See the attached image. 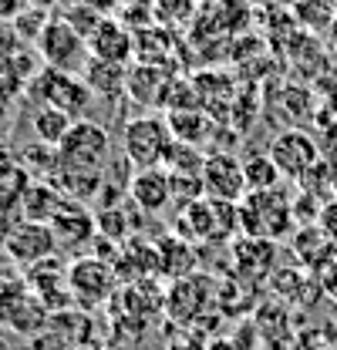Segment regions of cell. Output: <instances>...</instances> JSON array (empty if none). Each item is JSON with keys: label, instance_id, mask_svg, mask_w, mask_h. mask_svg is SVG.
<instances>
[{"label": "cell", "instance_id": "7c38bea8", "mask_svg": "<svg viewBox=\"0 0 337 350\" xmlns=\"http://www.w3.org/2000/svg\"><path fill=\"white\" fill-rule=\"evenodd\" d=\"M88 51L98 61H115V64H128L135 57V31L125 27L115 14L101 17L98 27L88 34Z\"/></svg>", "mask_w": 337, "mask_h": 350}, {"label": "cell", "instance_id": "d4e9b609", "mask_svg": "<svg viewBox=\"0 0 337 350\" xmlns=\"http://www.w3.org/2000/svg\"><path fill=\"white\" fill-rule=\"evenodd\" d=\"M51 24V14H47V7H34V3H27L14 21H10V27L17 31V38L21 41H41V34H44V27Z\"/></svg>", "mask_w": 337, "mask_h": 350}, {"label": "cell", "instance_id": "7a4b0ae2", "mask_svg": "<svg viewBox=\"0 0 337 350\" xmlns=\"http://www.w3.org/2000/svg\"><path fill=\"white\" fill-rule=\"evenodd\" d=\"M58 155H61V169L68 172H95L101 175L108 155H112V142H108V131L95 122H84L78 118L71 131L64 135V142L58 145Z\"/></svg>", "mask_w": 337, "mask_h": 350}, {"label": "cell", "instance_id": "4dcf8cb0", "mask_svg": "<svg viewBox=\"0 0 337 350\" xmlns=\"http://www.w3.org/2000/svg\"><path fill=\"white\" fill-rule=\"evenodd\" d=\"M7 290H10V280L0 276V317H3V300H7Z\"/></svg>", "mask_w": 337, "mask_h": 350}, {"label": "cell", "instance_id": "52a82bcc", "mask_svg": "<svg viewBox=\"0 0 337 350\" xmlns=\"http://www.w3.org/2000/svg\"><path fill=\"white\" fill-rule=\"evenodd\" d=\"M115 286H118V273L101 256H84L68 266V290L82 306L108 300L115 293Z\"/></svg>", "mask_w": 337, "mask_h": 350}, {"label": "cell", "instance_id": "ffe728a7", "mask_svg": "<svg viewBox=\"0 0 337 350\" xmlns=\"http://www.w3.org/2000/svg\"><path fill=\"white\" fill-rule=\"evenodd\" d=\"M27 81H34V57L27 51H17L14 57L0 61V98L14 101Z\"/></svg>", "mask_w": 337, "mask_h": 350}, {"label": "cell", "instance_id": "e575fe53", "mask_svg": "<svg viewBox=\"0 0 337 350\" xmlns=\"http://www.w3.org/2000/svg\"><path fill=\"white\" fill-rule=\"evenodd\" d=\"M331 165V178H334V189H337V162H327Z\"/></svg>", "mask_w": 337, "mask_h": 350}, {"label": "cell", "instance_id": "277c9868", "mask_svg": "<svg viewBox=\"0 0 337 350\" xmlns=\"http://www.w3.org/2000/svg\"><path fill=\"white\" fill-rule=\"evenodd\" d=\"M38 54H41V61L47 68H58V71H68V75L84 71V64L91 61L88 38L78 34V31L64 21V14L51 17V24L44 27L41 41H38Z\"/></svg>", "mask_w": 337, "mask_h": 350}, {"label": "cell", "instance_id": "f546056e", "mask_svg": "<svg viewBox=\"0 0 337 350\" xmlns=\"http://www.w3.org/2000/svg\"><path fill=\"white\" fill-rule=\"evenodd\" d=\"M321 286H324V293H327L331 300H337V269H331V273L321 280Z\"/></svg>", "mask_w": 337, "mask_h": 350}, {"label": "cell", "instance_id": "2e32d148", "mask_svg": "<svg viewBox=\"0 0 337 350\" xmlns=\"http://www.w3.org/2000/svg\"><path fill=\"white\" fill-rule=\"evenodd\" d=\"M172 51H175V34L166 27H145L135 31V54L138 64H159V68H172Z\"/></svg>", "mask_w": 337, "mask_h": 350}, {"label": "cell", "instance_id": "d6986e66", "mask_svg": "<svg viewBox=\"0 0 337 350\" xmlns=\"http://www.w3.org/2000/svg\"><path fill=\"white\" fill-rule=\"evenodd\" d=\"M203 0H155L152 3V24L166 27V31H186L196 24Z\"/></svg>", "mask_w": 337, "mask_h": 350}, {"label": "cell", "instance_id": "9c48e42d", "mask_svg": "<svg viewBox=\"0 0 337 350\" xmlns=\"http://www.w3.org/2000/svg\"><path fill=\"white\" fill-rule=\"evenodd\" d=\"M0 323H7L14 334H24V337H34L41 334L44 327L51 323V310L44 306V300L21 280L10 283L7 290V300H3V317Z\"/></svg>", "mask_w": 337, "mask_h": 350}, {"label": "cell", "instance_id": "9a60e30c", "mask_svg": "<svg viewBox=\"0 0 337 350\" xmlns=\"http://www.w3.org/2000/svg\"><path fill=\"white\" fill-rule=\"evenodd\" d=\"M82 81L88 85L91 94L112 101V98H118V94L128 91V68L125 64H115V61H98V57H91V61L84 64Z\"/></svg>", "mask_w": 337, "mask_h": 350}, {"label": "cell", "instance_id": "484cf974", "mask_svg": "<svg viewBox=\"0 0 337 350\" xmlns=\"http://www.w3.org/2000/svg\"><path fill=\"white\" fill-rule=\"evenodd\" d=\"M95 222H98V236H108V239H125L128 232V219L122 209H101L98 216H95Z\"/></svg>", "mask_w": 337, "mask_h": 350}, {"label": "cell", "instance_id": "44dd1931", "mask_svg": "<svg viewBox=\"0 0 337 350\" xmlns=\"http://www.w3.org/2000/svg\"><path fill=\"white\" fill-rule=\"evenodd\" d=\"M75 125V118L68 115V111H61V108H51V105H41L38 111H34V135H38V142L41 145H61L64 142V135L71 131Z\"/></svg>", "mask_w": 337, "mask_h": 350}, {"label": "cell", "instance_id": "603a6c76", "mask_svg": "<svg viewBox=\"0 0 337 350\" xmlns=\"http://www.w3.org/2000/svg\"><path fill=\"white\" fill-rule=\"evenodd\" d=\"M243 172H247V185H250V192H266V189H277L280 185V169L273 165V159L270 155H250L247 162H243Z\"/></svg>", "mask_w": 337, "mask_h": 350}, {"label": "cell", "instance_id": "d6a6232c", "mask_svg": "<svg viewBox=\"0 0 337 350\" xmlns=\"http://www.w3.org/2000/svg\"><path fill=\"white\" fill-rule=\"evenodd\" d=\"M132 3H142V7H152L155 0H118V7H132Z\"/></svg>", "mask_w": 337, "mask_h": 350}, {"label": "cell", "instance_id": "4fadbf2b", "mask_svg": "<svg viewBox=\"0 0 337 350\" xmlns=\"http://www.w3.org/2000/svg\"><path fill=\"white\" fill-rule=\"evenodd\" d=\"M51 229H54V239H58V250H78L84 243H91L98 236V222L91 213H84L78 202H64L54 219H51Z\"/></svg>", "mask_w": 337, "mask_h": 350}, {"label": "cell", "instance_id": "e0dca14e", "mask_svg": "<svg viewBox=\"0 0 337 350\" xmlns=\"http://www.w3.org/2000/svg\"><path fill=\"white\" fill-rule=\"evenodd\" d=\"M166 122L172 129V138L186 142V145H199L206 138V131L216 125L206 108H172L166 115Z\"/></svg>", "mask_w": 337, "mask_h": 350}, {"label": "cell", "instance_id": "d590c367", "mask_svg": "<svg viewBox=\"0 0 337 350\" xmlns=\"http://www.w3.org/2000/svg\"><path fill=\"white\" fill-rule=\"evenodd\" d=\"M0 350H10V344H7V340H3V337H0Z\"/></svg>", "mask_w": 337, "mask_h": 350}, {"label": "cell", "instance_id": "1f68e13d", "mask_svg": "<svg viewBox=\"0 0 337 350\" xmlns=\"http://www.w3.org/2000/svg\"><path fill=\"white\" fill-rule=\"evenodd\" d=\"M7 118H10V101H3V98H0V125H3Z\"/></svg>", "mask_w": 337, "mask_h": 350}, {"label": "cell", "instance_id": "ac0fdd59", "mask_svg": "<svg viewBox=\"0 0 337 350\" xmlns=\"http://www.w3.org/2000/svg\"><path fill=\"white\" fill-rule=\"evenodd\" d=\"M64 202L68 199L51 182H31L24 199H21V213H24V219H34V222H51Z\"/></svg>", "mask_w": 337, "mask_h": 350}, {"label": "cell", "instance_id": "8d00e7d4", "mask_svg": "<svg viewBox=\"0 0 337 350\" xmlns=\"http://www.w3.org/2000/svg\"><path fill=\"white\" fill-rule=\"evenodd\" d=\"M247 3H250V7H253V3H270V0H247Z\"/></svg>", "mask_w": 337, "mask_h": 350}, {"label": "cell", "instance_id": "5b68a950", "mask_svg": "<svg viewBox=\"0 0 337 350\" xmlns=\"http://www.w3.org/2000/svg\"><path fill=\"white\" fill-rule=\"evenodd\" d=\"M31 98L41 101V105L68 111L78 122L82 108L91 101V91H88V85H84L78 75H68V71H58V68H47L44 64L41 71L34 75V81H31Z\"/></svg>", "mask_w": 337, "mask_h": 350}, {"label": "cell", "instance_id": "836d02e7", "mask_svg": "<svg viewBox=\"0 0 337 350\" xmlns=\"http://www.w3.org/2000/svg\"><path fill=\"white\" fill-rule=\"evenodd\" d=\"M27 3H34V7H47V10L54 7V0H27Z\"/></svg>", "mask_w": 337, "mask_h": 350}, {"label": "cell", "instance_id": "cb8c5ba5", "mask_svg": "<svg viewBox=\"0 0 337 350\" xmlns=\"http://www.w3.org/2000/svg\"><path fill=\"white\" fill-rule=\"evenodd\" d=\"M294 17L310 31H324L337 21L334 0H294Z\"/></svg>", "mask_w": 337, "mask_h": 350}, {"label": "cell", "instance_id": "7402d4cb", "mask_svg": "<svg viewBox=\"0 0 337 350\" xmlns=\"http://www.w3.org/2000/svg\"><path fill=\"white\" fill-rule=\"evenodd\" d=\"M162 169H168V175H203L206 159L199 152V145H186V142H172Z\"/></svg>", "mask_w": 337, "mask_h": 350}, {"label": "cell", "instance_id": "8fae6325", "mask_svg": "<svg viewBox=\"0 0 337 350\" xmlns=\"http://www.w3.org/2000/svg\"><path fill=\"white\" fill-rule=\"evenodd\" d=\"M175 75L172 68H159V64H135L128 68V98L142 108H168L172 101V88H175Z\"/></svg>", "mask_w": 337, "mask_h": 350}, {"label": "cell", "instance_id": "f1b7e54d", "mask_svg": "<svg viewBox=\"0 0 337 350\" xmlns=\"http://www.w3.org/2000/svg\"><path fill=\"white\" fill-rule=\"evenodd\" d=\"M24 7H27V0H0V21H7V24H10Z\"/></svg>", "mask_w": 337, "mask_h": 350}, {"label": "cell", "instance_id": "30bf717a", "mask_svg": "<svg viewBox=\"0 0 337 350\" xmlns=\"http://www.w3.org/2000/svg\"><path fill=\"white\" fill-rule=\"evenodd\" d=\"M203 189H206V199L240 206V202L247 199V192H250L243 162L233 159V155H226V152L210 155V159H206V169H203Z\"/></svg>", "mask_w": 337, "mask_h": 350}, {"label": "cell", "instance_id": "ba28073f", "mask_svg": "<svg viewBox=\"0 0 337 350\" xmlns=\"http://www.w3.org/2000/svg\"><path fill=\"white\" fill-rule=\"evenodd\" d=\"M266 155L273 159V165L280 169V175L290 178V182H300L314 165H321V148H317V142L300 129L280 131V135L270 142V152H266Z\"/></svg>", "mask_w": 337, "mask_h": 350}, {"label": "cell", "instance_id": "6da1fadb", "mask_svg": "<svg viewBox=\"0 0 337 350\" xmlns=\"http://www.w3.org/2000/svg\"><path fill=\"white\" fill-rule=\"evenodd\" d=\"M294 219V202L290 192L266 189V192H247V199L240 202V229L247 232V239H280L287 236Z\"/></svg>", "mask_w": 337, "mask_h": 350}, {"label": "cell", "instance_id": "3957f363", "mask_svg": "<svg viewBox=\"0 0 337 350\" xmlns=\"http://www.w3.org/2000/svg\"><path fill=\"white\" fill-rule=\"evenodd\" d=\"M122 142H125V155L132 159L135 169H155V165L166 162V155L175 138H172V129H168L166 118L142 115V118L125 122Z\"/></svg>", "mask_w": 337, "mask_h": 350}, {"label": "cell", "instance_id": "4316f807", "mask_svg": "<svg viewBox=\"0 0 337 350\" xmlns=\"http://www.w3.org/2000/svg\"><path fill=\"white\" fill-rule=\"evenodd\" d=\"M317 226L324 229V236L337 243V199H327L324 202V209H321V216H317Z\"/></svg>", "mask_w": 337, "mask_h": 350}, {"label": "cell", "instance_id": "5bb4252c", "mask_svg": "<svg viewBox=\"0 0 337 350\" xmlns=\"http://www.w3.org/2000/svg\"><path fill=\"white\" fill-rule=\"evenodd\" d=\"M128 196L135 199V206L142 213H162L172 199V175L168 169L155 165V169H138L128 182Z\"/></svg>", "mask_w": 337, "mask_h": 350}, {"label": "cell", "instance_id": "83f0119b", "mask_svg": "<svg viewBox=\"0 0 337 350\" xmlns=\"http://www.w3.org/2000/svg\"><path fill=\"white\" fill-rule=\"evenodd\" d=\"M21 51V38H17V31L7 24V21H0V61L3 57H14Z\"/></svg>", "mask_w": 337, "mask_h": 350}, {"label": "cell", "instance_id": "8992f818", "mask_svg": "<svg viewBox=\"0 0 337 350\" xmlns=\"http://www.w3.org/2000/svg\"><path fill=\"white\" fill-rule=\"evenodd\" d=\"M3 250L7 256L17 262V266H34L41 260H51L58 256V239H54V229L51 222H34V219H21L3 239Z\"/></svg>", "mask_w": 337, "mask_h": 350}]
</instances>
